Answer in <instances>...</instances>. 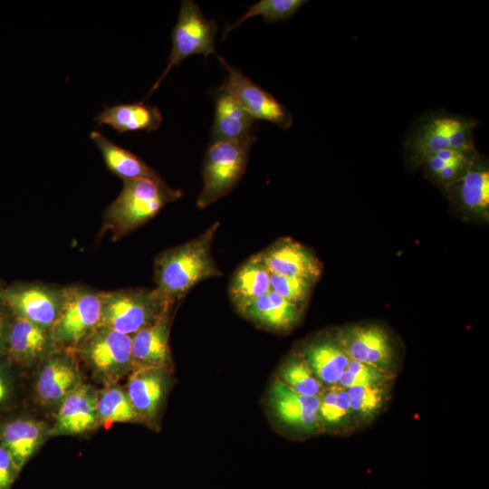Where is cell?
Here are the masks:
<instances>
[{
	"instance_id": "8fae6325",
	"label": "cell",
	"mask_w": 489,
	"mask_h": 489,
	"mask_svg": "<svg viewBox=\"0 0 489 489\" xmlns=\"http://www.w3.org/2000/svg\"><path fill=\"white\" fill-rule=\"evenodd\" d=\"M225 66L227 76L221 85L225 89L255 120L272 122L282 129H289L293 118L285 106L273 95L244 75L218 56Z\"/></svg>"
},
{
	"instance_id": "d6a6232c",
	"label": "cell",
	"mask_w": 489,
	"mask_h": 489,
	"mask_svg": "<svg viewBox=\"0 0 489 489\" xmlns=\"http://www.w3.org/2000/svg\"><path fill=\"white\" fill-rule=\"evenodd\" d=\"M312 285L313 283L301 278L270 274V289L297 306L307 300Z\"/></svg>"
},
{
	"instance_id": "ffe728a7",
	"label": "cell",
	"mask_w": 489,
	"mask_h": 489,
	"mask_svg": "<svg viewBox=\"0 0 489 489\" xmlns=\"http://www.w3.org/2000/svg\"><path fill=\"white\" fill-rule=\"evenodd\" d=\"M215 120L211 142L232 141L252 135L255 119L223 87L213 91Z\"/></svg>"
},
{
	"instance_id": "8d00e7d4",
	"label": "cell",
	"mask_w": 489,
	"mask_h": 489,
	"mask_svg": "<svg viewBox=\"0 0 489 489\" xmlns=\"http://www.w3.org/2000/svg\"><path fill=\"white\" fill-rule=\"evenodd\" d=\"M1 291H2V288L0 287V292H1Z\"/></svg>"
},
{
	"instance_id": "4fadbf2b",
	"label": "cell",
	"mask_w": 489,
	"mask_h": 489,
	"mask_svg": "<svg viewBox=\"0 0 489 489\" xmlns=\"http://www.w3.org/2000/svg\"><path fill=\"white\" fill-rule=\"evenodd\" d=\"M270 273L301 278L315 283L321 264L306 247L290 238H280L260 253Z\"/></svg>"
},
{
	"instance_id": "277c9868",
	"label": "cell",
	"mask_w": 489,
	"mask_h": 489,
	"mask_svg": "<svg viewBox=\"0 0 489 489\" xmlns=\"http://www.w3.org/2000/svg\"><path fill=\"white\" fill-rule=\"evenodd\" d=\"M477 125L473 118L434 111L416 122L405 141V149L416 164L442 149H475L473 133Z\"/></svg>"
},
{
	"instance_id": "52a82bcc",
	"label": "cell",
	"mask_w": 489,
	"mask_h": 489,
	"mask_svg": "<svg viewBox=\"0 0 489 489\" xmlns=\"http://www.w3.org/2000/svg\"><path fill=\"white\" fill-rule=\"evenodd\" d=\"M97 380L117 383L133 370L131 336L99 327L75 350Z\"/></svg>"
},
{
	"instance_id": "9a60e30c",
	"label": "cell",
	"mask_w": 489,
	"mask_h": 489,
	"mask_svg": "<svg viewBox=\"0 0 489 489\" xmlns=\"http://www.w3.org/2000/svg\"><path fill=\"white\" fill-rule=\"evenodd\" d=\"M172 309L131 336L133 369L169 368L168 337Z\"/></svg>"
},
{
	"instance_id": "e0dca14e",
	"label": "cell",
	"mask_w": 489,
	"mask_h": 489,
	"mask_svg": "<svg viewBox=\"0 0 489 489\" xmlns=\"http://www.w3.org/2000/svg\"><path fill=\"white\" fill-rule=\"evenodd\" d=\"M44 421L19 417L0 425V443L10 453L20 472L50 436Z\"/></svg>"
},
{
	"instance_id": "83f0119b",
	"label": "cell",
	"mask_w": 489,
	"mask_h": 489,
	"mask_svg": "<svg viewBox=\"0 0 489 489\" xmlns=\"http://www.w3.org/2000/svg\"><path fill=\"white\" fill-rule=\"evenodd\" d=\"M305 3L307 1L304 0H261L253 5L236 23L225 27L222 40L230 31L253 16L262 15L266 23L287 20L292 17Z\"/></svg>"
},
{
	"instance_id": "5b68a950",
	"label": "cell",
	"mask_w": 489,
	"mask_h": 489,
	"mask_svg": "<svg viewBox=\"0 0 489 489\" xmlns=\"http://www.w3.org/2000/svg\"><path fill=\"white\" fill-rule=\"evenodd\" d=\"M255 137L211 143L203 164V187L197 206L203 209L230 193L246 169Z\"/></svg>"
},
{
	"instance_id": "e575fe53",
	"label": "cell",
	"mask_w": 489,
	"mask_h": 489,
	"mask_svg": "<svg viewBox=\"0 0 489 489\" xmlns=\"http://www.w3.org/2000/svg\"><path fill=\"white\" fill-rule=\"evenodd\" d=\"M19 473L10 453L0 443V489H10Z\"/></svg>"
},
{
	"instance_id": "d6986e66",
	"label": "cell",
	"mask_w": 489,
	"mask_h": 489,
	"mask_svg": "<svg viewBox=\"0 0 489 489\" xmlns=\"http://www.w3.org/2000/svg\"><path fill=\"white\" fill-rule=\"evenodd\" d=\"M271 405L283 424L306 431L313 430L320 420V397L299 394L281 381L271 390Z\"/></svg>"
},
{
	"instance_id": "7a4b0ae2",
	"label": "cell",
	"mask_w": 489,
	"mask_h": 489,
	"mask_svg": "<svg viewBox=\"0 0 489 489\" xmlns=\"http://www.w3.org/2000/svg\"><path fill=\"white\" fill-rule=\"evenodd\" d=\"M183 192L164 181L123 180L117 198L106 208L103 231L120 239L154 217L166 205L181 197Z\"/></svg>"
},
{
	"instance_id": "44dd1931",
	"label": "cell",
	"mask_w": 489,
	"mask_h": 489,
	"mask_svg": "<svg viewBox=\"0 0 489 489\" xmlns=\"http://www.w3.org/2000/svg\"><path fill=\"white\" fill-rule=\"evenodd\" d=\"M447 188H453L455 197L465 210L477 216L488 215L489 169L478 152L463 177Z\"/></svg>"
},
{
	"instance_id": "2e32d148",
	"label": "cell",
	"mask_w": 489,
	"mask_h": 489,
	"mask_svg": "<svg viewBox=\"0 0 489 489\" xmlns=\"http://www.w3.org/2000/svg\"><path fill=\"white\" fill-rule=\"evenodd\" d=\"M166 369H137L129 373L126 393L139 420L156 418L168 390Z\"/></svg>"
},
{
	"instance_id": "484cf974",
	"label": "cell",
	"mask_w": 489,
	"mask_h": 489,
	"mask_svg": "<svg viewBox=\"0 0 489 489\" xmlns=\"http://www.w3.org/2000/svg\"><path fill=\"white\" fill-rule=\"evenodd\" d=\"M305 361L321 384L335 386L350 359L339 343L331 340L310 344L304 352Z\"/></svg>"
},
{
	"instance_id": "3957f363",
	"label": "cell",
	"mask_w": 489,
	"mask_h": 489,
	"mask_svg": "<svg viewBox=\"0 0 489 489\" xmlns=\"http://www.w3.org/2000/svg\"><path fill=\"white\" fill-rule=\"evenodd\" d=\"M156 288L101 292L100 327L132 336L173 308Z\"/></svg>"
},
{
	"instance_id": "d4e9b609",
	"label": "cell",
	"mask_w": 489,
	"mask_h": 489,
	"mask_svg": "<svg viewBox=\"0 0 489 489\" xmlns=\"http://www.w3.org/2000/svg\"><path fill=\"white\" fill-rule=\"evenodd\" d=\"M244 316L272 330H287L299 318V309L272 290L240 312Z\"/></svg>"
},
{
	"instance_id": "7c38bea8",
	"label": "cell",
	"mask_w": 489,
	"mask_h": 489,
	"mask_svg": "<svg viewBox=\"0 0 489 489\" xmlns=\"http://www.w3.org/2000/svg\"><path fill=\"white\" fill-rule=\"evenodd\" d=\"M50 436H75L100 427L97 413V389L82 383L56 408Z\"/></svg>"
},
{
	"instance_id": "4316f807",
	"label": "cell",
	"mask_w": 489,
	"mask_h": 489,
	"mask_svg": "<svg viewBox=\"0 0 489 489\" xmlns=\"http://www.w3.org/2000/svg\"><path fill=\"white\" fill-rule=\"evenodd\" d=\"M97 413L100 427H110L114 423L139 420L126 390L117 383L97 390Z\"/></svg>"
},
{
	"instance_id": "8992f818",
	"label": "cell",
	"mask_w": 489,
	"mask_h": 489,
	"mask_svg": "<svg viewBox=\"0 0 489 489\" xmlns=\"http://www.w3.org/2000/svg\"><path fill=\"white\" fill-rule=\"evenodd\" d=\"M101 292L72 284L63 287V301L51 334L56 346L75 352L100 327Z\"/></svg>"
},
{
	"instance_id": "6da1fadb",
	"label": "cell",
	"mask_w": 489,
	"mask_h": 489,
	"mask_svg": "<svg viewBox=\"0 0 489 489\" xmlns=\"http://www.w3.org/2000/svg\"><path fill=\"white\" fill-rule=\"evenodd\" d=\"M219 222L198 236L159 254L155 259L156 289L176 302L198 283L222 275L212 255Z\"/></svg>"
},
{
	"instance_id": "f1b7e54d",
	"label": "cell",
	"mask_w": 489,
	"mask_h": 489,
	"mask_svg": "<svg viewBox=\"0 0 489 489\" xmlns=\"http://www.w3.org/2000/svg\"><path fill=\"white\" fill-rule=\"evenodd\" d=\"M280 378L281 382L299 394L320 397L322 393V384L305 360L292 359L286 362L281 369Z\"/></svg>"
},
{
	"instance_id": "ac0fdd59",
	"label": "cell",
	"mask_w": 489,
	"mask_h": 489,
	"mask_svg": "<svg viewBox=\"0 0 489 489\" xmlns=\"http://www.w3.org/2000/svg\"><path fill=\"white\" fill-rule=\"evenodd\" d=\"M339 344L349 358L387 370L392 348L388 334L377 326H357L344 331Z\"/></svg>"
},
{
	"instance_id": "7402d4cb",
	"label": "cell",
	"mask_w": 489,
	"mask_h": 489,
	"mask_svg": "<svg viewBox=\"0 0 489 489\" xmlns=\"http://www.w3.org/2000/svg\"><path fill=\"white\" fill-rule=\"evenodd\" d=\"M99 125H109L118 133L129 131H153L159 128L162 115L158 108L145 104L143 101L134 103L106 106L95 117Z\"/></svg>"
},
{
	"instance_id": "cb8c5ba5",
	"label": "cell",
	"mask_w": 489,
	"mask_h": 489,
	"mask_svg": "<svg viewBox=\"0 0 489 489\" xmlns=\"http://www.w3.org/2000/svg\"><path fill=\"white\" fill-rule=\"evenodd\" d=\"M90 137L100 149L106 167L114 175L123 180L150 179L163 181L155 170L137 155L115 144L101 131L92 130Z\"/></svg>"
},
{
	"instance_id": "9c48e42d",
	"label": "cell",
	"mask_w": 489,
	"mask_h": 489,
	"mask_svg": "<svg viewBox=\"0 0 489 489\" xmlns=\"http://www.w3.org/2000/svg\"><path fill=\"white\" fill-rule=\"evenodd\" d=\"M63 301V287L41 283H17L2 289L0 302L13 315L51 331Z\"/></svg>"
},
{
	"instance_id": "30bf717a",
	"label": "cell",
	"mask_w": 489,
	"mask_h": 489,
	"mask_svg": "<svg viewBox=\"0 0 489 489\" xmlns=\"http://www.w3.org/2000/svg\"><path fill=\"white\" fill-rule=\"evenodd\" d=\"M82 383L75 352L58 348L39 364L34 392L40 404L57 408Z\"/></svg>"
},
{
	"instance_id": "ba28073f",
	"label": "cell",
	"mask_w": 489,
	"mask_h": 489,
	"mask_svg": "<svg viewBox=\"0 0 489 489\" xmlns=\"http://www.w3.org/2000/svg\"><path fill=\"white\" fill-rule=\"evenodd\" d=\"M216 34V21L206 18L195 1L183 0L177 22L171 34L172 46L168 65L145 99L158 89L170 70L183 60L195 54L206 57L217 55L215 44Z\"/></svg>"
},
{
	"instance_id": "f546056e",
	"label": "cell",
	"mask_w": 489,
	"mask_h": 489,
	"mask_svg": "<svg viewBox=\"0 0 489 489\" xmlns=\"http://www.w3.org/2000/svg\"><path fill=\"white\" fill-rule=\"evenodd\" d=\"M350 398L345 388L335 385L320 396L319 417L327 426H338L351 414Z\"/></svg>"
},
{
	"instance_id": "1f68e13d",
	"label": "cell",
	"mask_w": 489,
	"mask_h": 489,
	"mask_svg": "<svg viewBox=\"0 0 489 489\" xmlns=\"http://www.w3.org/2000/svg\"><path fill=\"white\" fill-rule=\"evenodd\" d=\"M351 412L361 417H370L383 405V387L357 386L346 389Z\"/></svg>"
},
{
	"instance_id": "d590c367",
	"label": "cell",
	"mask_w": 489,
	"mask_h": 489,
	"mask_svg": "<svg viewBox=\"0 0 489 489\" xmlns=\"http://www.w3.org/2000/svg\"><path fill=\"white\" fill-rule=\"evenodd\" d=\"M14 315L11 311L0 302V356L6 355V345Z\"/></svg>"
},
{
	"instance_id": "836d02e7",
	"label": "cell",
	"mask_w": 489,
	"mask_h": 489,
	"mask_svg": "<svg viewBox=\"0 0 489 489\" xmlns=\"http://www.w3.org/2000/svg\"><path fill=\"white\" fill-rule=\"evenodd\" d=\"M0 356V410L6 408L14 398V381L11 371V360Z\"/></svg>"
},
{
	"instance_id": "4dcf8cb0",
	"label": "cell",
	"mask_w": 489,
	"mask_h": 489,
	"mask_svg": "<svg viewBox=\"0 0 489 489\" xmlns=\"http://www.w3.org/2000/svg\"><path fill=\"white\" fill-rule=\"evenodd\" d=\"M389 379L386 369L350 360L337 385L345 389L357 386L382 387Z\"/></svg>"
},
{
	"instance_id": "603a6c76",
	"label": "cell",
	"mask_w": 489,
	"mask_h": 489,
	"mask_svg": "<svg viewBox=\"0 0 489 489\" xmlns=\"http://www.w3.org/2000/svg\"><path fill=\"white\" fill-rule=\"evenodd\" d=\"M270 274L260 253L237 268L229 284V295L239 312L271 290Z\"/></svg>"
},
{
	"instance_id": "5bb4252c",
	"label": "cell",
	"mask_w": 489,
	"mask_h": 489,
	"mask_svg": "<svg viewBox=\"0 0 489 489\" xmlns=\"http://www.w3.org/2000/svg\"><path fill=\"white\" fill-rule=\"evenodd\" d=\"M57 349L50 330L14 315L5 352L11 361L39 365Z\"/></svg>"
}]
</instances>
